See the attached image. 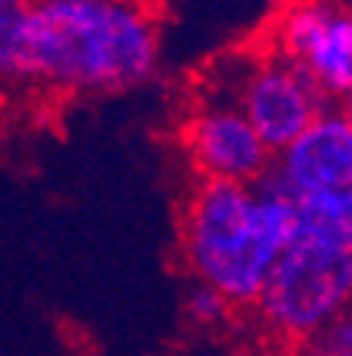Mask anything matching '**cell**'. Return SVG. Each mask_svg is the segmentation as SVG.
<instances>
[{
    "instance_id": "obj_1",
    "label": "cell",
    "mask_w": 352,
    "mask_h": 356,
    "mask_svg": "<svg viewBox=\"0 0 352 356\" xmlns=\"http://www.w3.org/2000/svg\"><path fill=\"white\" fill-rule=\"evenodd\" d=\"M159 26L143 0H35L22 38V83L111 96L153 80Z\"/></svg>"
},
{
    "instance_id": "obj_2",
    "label": "cell",
    "mask_w": 352,
    "mask_h": 356,
    "mask_svg": "<svg viewBox=\"0 0 352 356\" xmlns=\"http://www.w3.org/2000/svg\"><path fill=\"white\" fill-rule=\"evenodd\" d=\"M295 232V204L273 172L254 185L203 181L181 220V252L197 283L228 305H257L273 261Z\"/></svg>"
},
{
    "instance_id": "obj_3",
    "label": "cell",
    "mask_w": 352,
    "mask_h": 356,
    "mask_svg": "<svg viewBox=\"0 0 352 356\" xmlns=\"http://www.w3.org/2000/svg\"><path fill=\"white\" fill-rule=\"evenodd\" d=\"M295 232L273 261L257 309L270 327L308 341L346 315L352 296V191L292 197Z\"/></svg>"
},
{
    "instance_id": "obj_4",
    "label": "cell",
    "mask_w": 352,
    "mask_h": 356,
    "mask_svg": "<svg viewBox=\"0 0 352 356\" xmlns=\"http://www.w3.org/2000/svg\"><path fill=\"white\" fill-rule=\"evenodd\" d=\"M273 54L311 76L327 102L352 89V16L346 0H286L273 22Z\"/></svg>"
},
{
    "instance_id": "obj_5",
    "label": "cell",
    "mask_w": 352,
    "mask_h": 356,
    "mask_svg": "<svg viewBox=\"0 0 352 356\" xmlns=\"http://www.w3.org/2000/svg\"><path fill=\"white\" fill-rule=\"evenodd\" d=\"M235 105L273 156L283 153L317 115L330 108L311 76L276 54L260 58L244 74Z\"/></svg>"
},
{
    "instance_id": "obj_6",
    "label": "cell",
    "mask_w": 352,
    "mask_h": 356,
    "mask_svg": "<svg viewBox=\"0 0 352 356\" xmlns=\"http://www.w3.org/2000/svg\"><path fill=\"white\" fill-rule=\"evenodd\" d=\"M184 149L203 181L254 185L273 165V153L238 105H203L194 111L184 124Z\"/></svg>"
},
{
    "instance_id": "obj_7",
    "label": "cell",
    "mask_w": 352,
    "mask_h": 356,
    "mask_svg": "<svg viewBox=\"0 0 352 356\" xmlns=\"http://www.w3.org/2000/svg\"><path fill=\"white\" fill-rule=\"evenodd\" d=\"M273 178L289 197L352 191V121L346 111L327 108L273 156Z\"/></svg>"
},
{
    "instance_id": "obj_8",
    "label": "cell",
    "mask_w": 352,
    "mask_h": 356,
    "mask_svg": "<svg viewBox=\"0 0 352 356\" xmlns=\"http://www.w3.org/2000/svg\"><path fill=\"white\" fill-rule=\"evenodd\" d=\"M35 0H0V80L22 83V38Z\"/></svg>"
},
{
    "instance_id": "obj_9",
    "label": "cell",
    "mask_w": 352,
    "mask_h": 356,
    "mask_svg": "<svg viewBox=\"0 0 352 356\" xmlns=\"http://www.w3.org/2000/svg\"><path fill=\"white\" fill-rule=\"evenodd\" d=\"M228 309H232V305H228L213 286L197 283V280H194L191 293H187V299H184V312H187V318H191L194 325H206V327L226 321Z\"/></svg>"
},
{
    "instance_id": "obj_10",
    "label": "cell",
    "mask_w": 352,
    "mask_h": 356,
    "mask_svg": "<svg viewBox=\"0 0 352 356\" xmlns=\"http://www.w3.org/2000/svg\"><path fill=\"white\" fill-rule=\"evenodd\" d=\"M308 343L315 347L317 356H349L352 353V321L349 312L340 315L337 321H330L327 327H321L317 334H311Z\"/></svg>"
},
{
    "instance_id": "obj_11",
    "label": "cell",
    "mask_w": 352,
    "mask_h": 356,
    "mask_svg": "<svg viewBox=\"0 0 352 356\" xmlns=\"http://www.w3.org/2000/svg\"><path fill=\"white\" fill-rule=\"evenodd\" d=\"M143 3H146V0H143Z\"/></svg>"
},
{
    "instance_id": "obj_12",
    "label": "cell",
    "mask_w": 352,
    "mask_h": 356,
    "mask_svg": "<svg viewBox=\"0 0 352 356\" xmlns=\"http://www.w3.org/2000/svg\"><path fill=\"white\" fill-rule=\"evenodd\" d=\"M349 356H352V353H349Z\"/></svg>"
}]
</instances>
